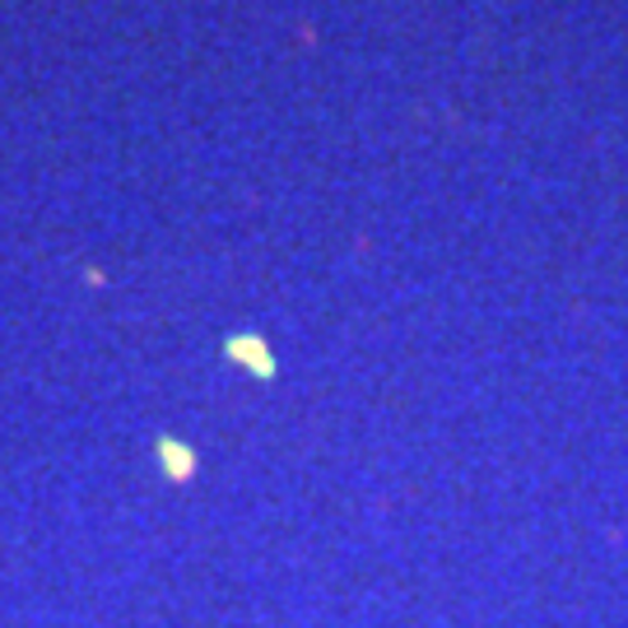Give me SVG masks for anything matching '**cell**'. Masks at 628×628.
I'll use <instances>...</instances> for the list:
<instances>
[{"label":"cell","instance_id":"2","mask_svg":"<svg viewBox=\"0 0 628 628\" xmlns=\"http://www.w3.org/2000/svg\"><path fill=\"white\" fill-rule=\"evenodd\" d=\"M159 457L168 461V475L172 480H186L191 466H196V451H186L178 438H159Z\"/></svg>","mask_w":628,"mask_h":628},{"label":"cell","instance_id":"1","mask_svg":"<svg viewBox=\"0 0 628 628\" xmlns=\"http://www.w3.org/2000/svg\"><path fill=\"white\" fill-rule=\"evenodd\" d=\"M229 359H238L242 369H252V373H261V377H270V373H275L270 349L261 345L256 336H233V340H229Z\"/></svg>","mask_w":628,"mask_h":628}]
</instances>
